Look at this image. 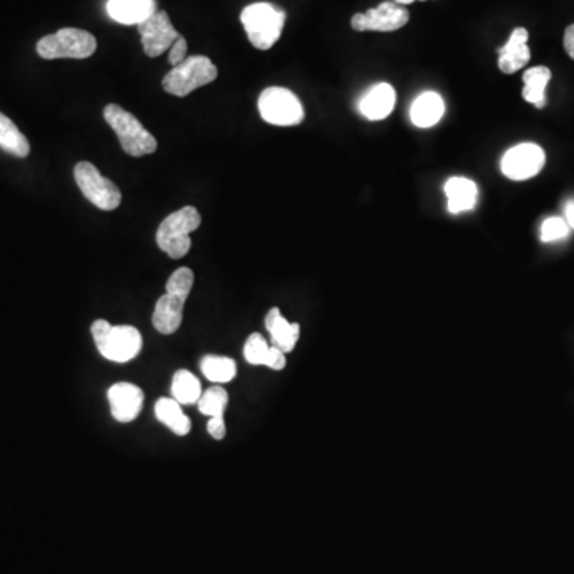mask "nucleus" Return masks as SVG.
I'll return each mask as SVG.
<instances>
[{
  "label": "nucleus",
  "instance_id": "29",
  "mask_svg": "<svg viewBox=\"0 0 574 574\" xmlns=\"http://www.w3.org/2000/svg\"><path fill=\"white\" fill-rule=\"evenodd\" d=\"M273 370H283L286 367V356L283 351L278 350L275 346H270V353H268L267 364Z\"/></svg>",
  "mask_w": 574,
  "mask_h": 574
},
{
  "label": "nucleus",
  "instance_id": "7",
  "mask_svg": "<svg viewBox=\"0 0 574 574\" xmlns=\"http://www.w3.org/2000/svg\"><path fill=\"white\" fill-rule=\"evenodd\" d=\"M98 48L95 36L82 29L64 28L56 34L42 37L37 44V53L44 59L90 58Z\"/></svg>",
  "mask_w": 574,
  "mask_h": 574
},
{
  "label": "nucleus",
  "instance_id": "3",
  "mask_svg": "<svg viewBox=\"0 0 574 574\" xmlns=\"http://www.w3.org/2000/svg\"><path fill=\"white\" fill-rule=\"evenodd\" d=\"M286 13L268 2L248 5L241 12V23L249 42L259 50H270L280 40Z\"/></svg>",
  "mask_w": 574,
  "mask_h": 574
},
{
  "label": "nucleus",
  "instance_id": "27",
  "mask_svg": "<svg viewBox=\"0 0 574 574\" xmlns=\"http://www.w3.org/2000/svg\"><path fill=\"white\" fill-rule=\"evenodd\" d=\"M568 233H570V227L563 217H549L541 225V240L544 243L563 240V238H567Z\"/></svg>",
  "mask_w": 574,
  "mask_h": 574
},
{
  "label": "nucleus",
  "instance_id": "15",
  "mask_svg": "<svg viewBox=\"0 0 574 574\" xmlns=\"http://www.w3.org/2000/svg\"><path fill=\"white\" fill-rule=\"evenodd\" d=\"M528 31L525 28H517L512 31L511 37L504 47L500 48L498 66L504 74H514L527 66L531 53L527 45Z\"/></svg>",
  "mask_w": 574,
  "mask_h": 574
},
{
  "label": "nucleus",
  "instance_id": "24",
  "mask_svg": "<svg viewBox=\"0 0 574 574\" xmlns=\"http://www.w3.org/2000/svg\"><path fill=\"white\" fill-rule=\"evenodd\" d=\"M201 372L209 382L229 383L236 377V362L225 356H205L201 361Z\"/></svg>",
  "mask_w": 574,
  "mask_h": 574
},
{
  "label": "nucleus",
  "instance_id": "8",
  "mask_svg": "<svg viewBox=\"0 0 574 574\" xmlns=\"http://www.w3.org/2000/svg\"><path fill=\"white\" fill-rule=\"evenodd\" d=\"M75 182L82 190L83 197L87 198L96 208L103 211H114L122 203V192L117 185L99 173L93 163L80 162L75 165Z\"/></svg>",
  "mask_w": 574,
  "mask_h": 574
},
{
  "label": "nucleus",
  "instance_id": "4",
  "mask_svg": "<svg viewBox=\"0 0 574 574\" xmlns=\"http://www.w3.org/2000/svg\"><path fill=\"white\" fill-rule=\"evenodd\" d=\"M104 118L118 136L123 152L131 157L152 155L157 150V139L142 126L138 118L117 104L104 107Z\"/></svg>",
  "mask_w": 574,
  "mask_h": 574
},
{
  "label": "nucleus",
  "instance_id": "33",
  "mask_svg": "<svg viewBox=\"0 0 574 574\" xmlns=\"http://www.w3.org/2000/svg\"><path fill=\"white\" fill-rule=\"evenodd\" d=\"M393 2H396V4L399 5H409L412 4V2H415V0H393ZM421 2H423V0H421Z\"/></svg>",
  "mask_w": 574,
  "mask_h": 574
},
{
  "label": "nucleus",
  "instance_id": "5",
  "mask_svg": "<svg viewBox=\"0 0 574 574\" xmlns=\"http://www.w3.org/2000/svg\"><path fill=\"white\" fill-rule=\"evenodd\" d=\"M201 216L197 208L184 206L176 213L170 214L157 230L158 248L171 259H182L192 249L190 233L200 227Z\"/></svg>",
  "mask_w": 574,
  "mask_h": 574
},
{
  "label": "nucleus",
  "instance_id": "11",
  "mask_svg": "<svg viewBox=\"0 0 574 574\" xmlns=\"http://www.w3.org/2000/svg\"><path fill=\"white\" fill-rule=\"evenodd\" d=\"M409 18V12L404 5L383 2L366 13H356L351 20V28L359 32H393L404 28L405 24L409 23Z\"/></svg>",
  "mask_w": 574,
  "mask_h": 574
},
{
  "label": "nucleus",
  "instance_id": "10",
  "mask_svg": "<svg viewBox=\"0 0 574 574\" xmlns=\"http://www.w3.org/2000/svg\"><path fill=\"white\" fill-rule=\"evenodd\" d=\"M544 163V150L533 142H523L504 154L501 171L511 181H527L543 170Z\"/></svg>",
  "mask_w": 574,
  "mask_h": 574
},
{
  "label": "nucleus",
  "instance_id": "1",
  "mask_svg": "<svg viewBox=\"0 0 574 574\" xmlns=\"http://www.w3.org/2000/svg\"><path fill=\"white\" fill-rule=\"evenodd\" d=\"M195 275L187 267L177 268L166 283V294L155 305L152 323L160 334L171 335L181 327L185 300L192 292Z\"/></svg>",
  "mask_w": 574,
  "mask_h": 574
},
{
  "label": "nucleus",
  "instance_id": "22",
  "mask_svg": "<svg viewBox=\"0 0 574 574\" xmlns=\"http://www.w3.org/2000/svg\"><path fill=\"white\" fill-rule=\"evenodd\" d=\"M0 149L20 158L28 157L29 150H31L26 136L2 112H0Z\"/></svg>",
  "mask_w": 574,
  "mask_h": 574
},
{
  "label": "nucleus",
  "instance_id": "19",
  "mask_svg": "<svg viewBox=\"0 0 574 574\" xmlns=\"http://www.w3.org/2000/svg\"><path fill=\"white\" fill-rule=\"evenodd\" d=\"M445 104L441 95L434 91H426L418 96L410 107V120L418 128H431L441 122L444 117Z\"/></svg>",
  "mask_w": 574,
  "mask_h": 574
},
{
  "label": "nucleus",
  "instance_id": "18",
  "mask_svg": "<svg viewBox=\"0 0 574 574\" xmlns=\"http://www.w3.org/2000/svg\"><path fill=\"white\" fill-rule=\"evenodd\" d=\"M447 195V208L450 213H466L474 209L477 203V185L468 177H450L444 187Z\"/></svg>",
  "mask_w": 574,
  "mask_h": 574
},
{
  "label": "nucleus",
  "instance_id": "30",
  "mask_svg": "<svg viewBox=\"0 0 574 574\" xmlns=\"http://www.w3.org/2000/svg\"><path fill=\"white\" fill-rule=\"evenodd\" d=\"M208 433L211 434L216 441H222L225 434H227L224 418H211V420L208 421Z\"/></svg>",
  "mask_w": 574,
  "mask_h": 574
},
{
  "label": "nucleus",
  "instance_id": "12",
  "mask_svg": "<svg viewBox=\"0 0 574 574\" xmlns=\"http://www.w3.org/2000/svg\"><path fill=\"white\" fill-rule=\"evenodd\" d=\"M138 29L144 52L150 58L163 55L181 37V34L174 29L170 16L166 12H155L149 20L139 24Z\"/></svg>",
  "mask_w": 574,
  "mask_h": 574
},
{
  "label": "nucleus",
  "instance_id": "13",
  "mask_svg": "<svg viewBox=\"0 0 574 574\" xmlns=\"http://www.w3.org/2000/svg\"><path fill=\"white\" fill-rule=\"evenodd\" d=\"M112 417L120 423L136 420L144 404V393L133 383H115L107 391Z\"/></svg>",
  "mask_w": 574,
  "mask_h": 574
},
{
  "label": "nucleus",
  "instance_id": "26",
  "mask_svg": "<svg viewBox=\"0 0 574 574\" xmlns=\"http://www.w3.org/2000/svg\"><path fill=\"white\" fill-rule=\"evenodd\" d=\"M270 346L267 340L260 334L249 335V339L244 343V359L252 366H265L267 364Z\"/></svg>",
  "mask_w": 574,
  "mask_h": 574
},
{
  "label": "nucleus",
  "instance_id": "14",
  "mask_svg": "<svg viewBox=\"0 0 574 574\" xmlns=\"http://www.w3.org/2000/svg\"><path fill=\"white\" fill-rule=\"evenodd\" d=\"M396 106V91L390 83H378L359 101V112L369 120H385Z\"/></svg>",
  "mask_w": 574,
  "mask_h": 574
},
{
  "label": "nucleus",
  "instance_id": "25",
  "mask_svg": "<svg viewBox=\"0 0 574 574\" xmlns=\"http://www.w3.org/2000/svg\"><path fill=\"white\" fill-rule=\"evenodd\" d=\"M229 405V394L221 386H213L201 394L198 409L209 418H224L225 409Z\"/></svg>",
  "mask_w": 574,
  "mask_h": 574
},
{
  "label": "nucleus",
  "instance_id": "20",
  "mask_svg": "<svg viewBox=\"0 0 574 574\" xmlns=\"http://www.w3.org/2000/svg\"><path fill=\"white\" fill-rule=\"evenodd\" d=\"M551 71L544 66L531 67L523 74L522 96L527 103L533 104L538 109L546 106V88L547 83L551 82Z\"/></svg>",
  "mask_w": 574,
  "mask_h": 574
},
{
  "label": "nucleus",
  "instance_id": "28",
  "mask_svg": "<svg viewBox=\"0 0 574 574\" xmlns=\"http://www.w3.org/2000/svg\"><path fill=\"white\" fill-rule=\"evenodd\" d=\"M185 56H187V40L181 36L174 42L173 47H171L168 61L173 64V67H176L177 64H181L182 61H185Z\"/></svg>",
  "mask_w": 574,
  "mask_h": 574
},
{
  "label": "nucleus",
  "instance_id": "2",
  "mask_svg": "<svg viewBox=\"0 0 574 574\" xmlns=\"http://www.w3.org/2000/svg\"><path fill=\"white\" fill-rule=\"evenodd\" d=\"M91 334L96 348L107 361L123 364L133 361L141 353L142 335L136 327L111 326L104 319H98L91 326Z\"/></svg>",
  "mask_w": 574,
  "mask_h": 574
},
{
  "label": "nucleus",
  "instance_id": "31",
  "mask_svg": "<svg viewBox=\"0 0 574 574\" xmlns=\"http://www.w3.org/2000/svg\"><path fill=\"white\" fill-rule=\"evenodd\" d=\"M563 45H565V50H567L570 58L574 59V24H571L570 28H567V31H565Z\"/></svg>",
  "mask_w": 574,
  "mask_h": 574
},
{
  "label": "nucleus",
  "instance_id": "23",
  "mask_svg": "<svg viewBox=\"0 0 574 574\" xmlns=\"http://www.w3.org/2000/svg\"><path fill=\"white\" fill-rule=\"evenodd\" d=\"M171 393L173 399H176L179 404L190 405L200 401L201 398V385L195 375L190 374L189 370H177L173 377V385H171Z\"/></svg>",
  "mask_w": 574,
  "mask_h": 574
},
{
  "label": "nucleus",
  "instance_id": "9",
  "mask_svg": "<svg viewBox=\"0 0 574 574\" xmlns=\"http://www.w3.org/2000/svg\"><path fill=\"white\" fill-rule=\"evenodd\" d=\"M260 117L275 126H294L305 117L300 99L291 90L270 87L262 91L259 98Z\"/></svg>",
  "mask_w": 574,
  "mask_h": 574
},
{
  "label": "nucleus",
  "instance_id": "17",
  "mask_svg": "<svg viewBox=\"0 0 574 574\" xmlns=\"http://www.w3.org/2000/svg\"><path fill=\"white\" fill-rule=\"evenodd\" d=\"M265 327L272 335V345L284 354L294 351L295 345L299 342L300 326L297 323H289L280 308H272L265 316Z\"/></svg>",
  "mask_w": 574,
  "mask_h": 574
},
{
  "label": "nucleus",
  "instance_id": "21",
  "mask_svg": "<svg viewBox=\"0 0 574 574\" xmlns=\"http://www.w3.org/2000/svg\"><path fill=\"white\" fill-rule=\"evenodd\" d=\"M155 415L160 423L168 426L177 436H187L192 429V421L184 415L181 404L176 399H158L155 404Z\"/></svg>",
  "mask_w": 574,
  "mask_h": 574
},
{
  "label": "nucleus",
  "instance_id": "16",
  "mask_svg": "<svg viewBox=\"0 0 574 574\" xmlns=\"http://www.w3.org/2000/svg\"><path fill=\"white\" fill-rule=\"evenodd\" d=\"M157 12L155 0H109L107 13L112 20L126 26H139Z\"/></svg>",
  "mask_w": 574,
  "mask_h": 574
},
{
  "label": "nucleus",
  "instance_id": "32",
  "mask_svg": "<svg viewBox=\"0 0 574 574\" xmlns=\"http://www.w3.org/2000/svg\"><path fill=\"white\" fill-rule=\"evenodd\" d=\"M565 221H567L570 229H574V201H570V203L565 206Z\"/></svg>",
  "mask_w": 574,
  "mask_h": 574
},
{
  "label": "nucleus",
  "instance_id": "6",
  "mask_svg": "<svg viewBox=\"0 0 574 574\" xmlns=\"http://www.w3.org/2000/svg\"><path fill=\"white\" fill-rule=\"evenodd\" d=\"M217 74L219 72H217L216 64L208 56H190L165 75L163 90L170 95L184 98L197 88L214 82Z\"/></svg>",
  "mask_w": 574,
  "mask_h": 574
}]
</instances>
